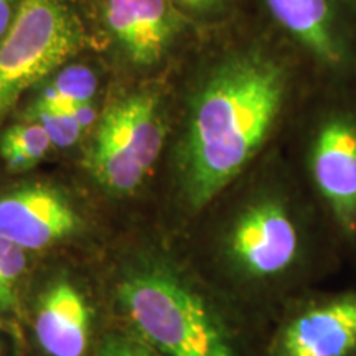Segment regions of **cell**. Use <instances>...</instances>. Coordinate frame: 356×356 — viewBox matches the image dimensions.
Returning a JSON list of instances; mask_svg holds the SVG:
<instances>
[{
	"label": "cell",
	"mask_w": 356,
	"mask_h": 356,
	"mask_svg": "<svg viewBox=\"0 0 356 356\" xmlns=\"http://www.w3.org/2000/svg\"><path fill=\"white\" fill-rule=\"evenodd\" d=\"M92 44L78 2L25 0L0 42V124L26 92Z\"/></svg>",
	"instance_id": "obj_4"
},
{
	"label": "cell",
	"mask_w": 356,
	"mask_h": 356,
	"mask_svg": "<svg viewBox=\"0 0 356 356\" xmlns=\"http://www.w3.org/2000/svg\"><path fill=\"white\" fill-rule=\"evenodd\" d=\"M102 91V70L99 66L73 58L53 71L48 78L30 91L26 108L74 111L99 104Z\"/></svg>",
	"instance_id": "obj_12"
},
{
	"label": "cell",
	"mask_w": 356,
	"mask_h": 356,
	"mask_svg": "<svg viewBox=\"0 0 356 356\" xmlns=\"http://www.w3.org/2000/svg\"><path fill=\"white\" fill-rule=\"evenodd\" d=\"M307 170L341 251L356 252V121L327 119L307 152Z\"/></svg>",
	"instance_id": "obj_8"
},
{
	"label": "cell",
	"mask_w": 356,
	"mask_h": 356,
	"mask_svg": "<svg viewBox=\"0 0 356 356\" xmlns=\"http://www.w3.org/2000/svg\"><path fill=\"white\" fill-rule=\"evenodd\" d=\"M91 312L73 284L58 280L43 293L35 317V335L50 356H83Z\"/></svg>",
	"instance_id": "obj_10"
},
{
	"label": "cell",
	"mask_w": 356,
	"mask_h": 356,
	"mask_svg": "<svg viewBox=\"0 0 356 356\" xmlns=\"http://www.w3.org/2000/svg\"><path fill=\"white\" fill-rule=\"evenodd\" d=\"M25 0H0V42L10 30Z\"/></svg>",
	"instance_id": "obj_18"
},
{
	"label": "cell",
	"mask_w": 356,
	"mask_h": 356,
	"mask_svg": "<svg viewBox=\"0 0 356 356\" xmlns=\"http://www.w3.org/2000/svg\"><path fill=\"white\" fill-rule=\"evenodd\" d=\"M20 119H30V121L38 122L47 131L53 147L56 149H70L78 144L88 132L78 119L76 113H66V111L25 108L22 111Z\"/></svg>",
	"instance_id": "obj_14"
},
{
	"label": "cell",
	"mask_w": 356,
	"mask_h": 356,
	"mask_svg": "<svg viewBox=\"0 0 356 356\" xmlns=\"http://www.w3.org/2000/svg\"><path fill=\"white\" fill-rule=\"evenodd\" d=\"M167 139L160 92L142 88L114 97L102 108L84 157L89 175L115 197H129L144 185Z\"/></svg>",
	"instance_id": "obj_5"
},
{
	"label": "cell",
	"mask_w": 356,
	"mask_h": 356,
	"mask_svg": "<svg viewBox=\"0 0 356 356\" xmlns=\"http://www.w3.org/2000/svg\"><path fill=\"white\" fill-rule=\"evenodd\" d=\"M97 356H159V353L136 335H113L106 338Z\"/></svg>",
	"instance_id": "obj_16"
},
{
	"label": "cell",
	"mask_w": 356,
	"mask_h": 356,
	"mask_svg": "<svg viewBox=\"0 0 356 356\" xmlns=\"http://www.w3.org/2000/svg\"><path fill=\"white\" fill-rule=\"evenodd\" d=\"M51 147L47 131L30 119H20L0 134V159L12 173L32 170L50 152Z\"/></svg>",
	"instance_id": "obj_13"
},
{
	"label": "cell",
	"mask_w": 356,
	"mask_h": 356,
	"mask_svg": "<svg viewBox=\"0 0 356 356\" xmlns=\"http://www.w3.org/2000/svg\"><path fill=\"white\" fill-rule=\"evenodd\" d=\"M341 254L335 236L322 233L286 190L254 186L216 231L220 296L264 330L284 305L317 289Z\"/></svg>",
	"instance_id": "obj_1"
},
{
	"label": "cell",
	"mask_w": 356,
	"mask_h": 356,
	"mask_svg": "<svg viewBox=\"0 0 356 356\" xmlns=\"http://www.w3.org/2000/svg\"><path fill=\"white\" fill-rule=\"evenodd\" d=\"M79 215L65 193L32 184L0 195V238L25 251H38L79 228Z\"/></svg>",
	"instance_id": "obj_9"
},
{
	"label": "cell",
	"mask_w": 356,
	"mask_h": 356,
	"mask_svg": "<svg viewBox=\"0 0 356 356\" xmlns=\"http://www.w3.org/2000/svg\"><path fill=\"white\" fill-rule=\"evenodd\" d=\"M180 12L193 13V15H211L225 6L226 0H170Z\"/></svg>",
	"instance_id": "obj_17"
},
{
	"label": "cell",
	"mask_w": 356,
	"mask_h": 356,
	"mask_svg": "<svg viewBox=\"0 0 356 356\" xmlns=\"http://www.w3.org/2000/svg\"><path fill=\"white\" fill-rule=\"evenodd\" d=\"M118 300L134 335L162 356H262L259 325L165 254L134 257Z\"/></svg>",
	"instance_id": "obj_3"
},
{
	"label": "cell",
	"mask_w": 356,
	"mask_h": 356,
	"mask_svg": "<svg viewBox=\"0 0 356 356\" xmlns=\"http://www.w3.org/2000/svg\"><path fill=\"white\" fill-rule=\"evenodd\" d=\"M266 3L274 19L320 60L330 65L340 61L330 0H266Z\"/></svg>",
	"instance_id": "obj_11"
},
{
	"label": "cell",
	"mask_w": 356,
	"mask_h": 356,
	"mask_svg": "<svg viewBox=\"0 0 356 356\" xmlns=\"http://www.w3.org/2000/svg\"><path fill=\"white\" fill-rule=\"evenodd\" d=\"M286 96V74L270 58L221 60L190 101L175 155L185 210L198 215L241 178L264 149Z\"/></svg>",
	"instance_id": "obj_2"
},
{
	"label": "cell",
	"mask_w": 356,
	"mask_h": 356,
	"mask_svg": "<svg viewBox=\"0 0 356 356\" xmlns=\"http://www.w3.org/2000/svg\"><path fill=\"white\" fill-rule=\"evenodd\" d=\"M262 356H356V289L302 293L267 322Z\"/></svg>",
	"instance_id": "obj_6"
},
{
	"label": "cell",
	"mask_w": 356,
	"mask_h": 356,
	"mask_svg": "<svg viewBox=\"0 0 356 356\" xmlns=\"http://www.w3.org/2000/svg\"><path fill=\"white\" fill-rule=\"evenodd\" d=\"M25 267V249L0 238V314L15 307L17 286Z\"/></svg>",
	"instance_id": "obj_15"
},
{
	"label": "cell",
	"mask_w": 356,
	"mask_h": 356,
	"mask_svg": "<svg viewBox=\"0 0 356 356\" xmlns=\"http://www.w3.org/2000/svg\"><path fill=\"white\" fill-rule=\"evenodd\" d=\"M83 15L92 42L99 38L118 63L136 71L162 63L181 32L170 0H88Z\"/></svg>",
	"instance_id": "obj_7"
}]
</instances>
